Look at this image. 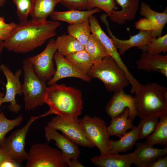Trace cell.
Listing matches in <instances>:
<instances>
[{"label": "cell", "instance_id": "6da1fadb", "mask_svg": "<svg viewBox=\"0 0 167 167\" xmlns=\"http://www.w3.org/2000/svg\"><path fill=\"white\" fill-rule=\"evenodd\" d=\"M60 25L58 21L53 20L21 21L3 41L4 47L17 53L30 52L55 36L56 30Z\"/></svg>", "mask_w": 167, "mask_h": 167}, {"label": "cell", "instance_id": "7a4b0ae2", "mask_svg": "<svg viewBox=\"0 0 167 167\" xmlns=\"http://www.w3.org/2000/svg\"><path fill=\"white\" fill-rule=\"evenodd\" d=\"M44 101L49 109L41 117L54 114L70 120L81 114L83 100L81 91L64 84H55L48 87Z\"/></svg>", "mask_w": 167, "mask_h": 167}, {"label": "cell", "instance_id": "3957f363", "mask_svg": "<svg viewBox=\"0 0 167 167\" xmlns=\"http://www.w3.org/2000/svg\"><path fill=\"white\" fill-rule=\"evenodd\" d=\"M135 97L137 103V115L140 120L167 114V89L156 83L140 84Z\"/></svg>", "mask_w": 167, "mask_h": 167}, {"label": "cell", "instance_id": "277c9868", "mask_svg": "<svg viewBox=\"0 0 167 167\" xmlns=\"http://www.w3.org/2000/svg\"><path fill=\"white\" fill-rule=\"evenodd\" d=\"M88 75L101 80L111 92L124 89L130 84L126 72L109 55L94 63Z\"/></svg>", "mask_w": 167, "mask_h": 167}, {"label": "cell", "instance_id": "5b68a950", "mask_svg": "<svg viewBox=\"0 0 167 167\" xmlns=\"http://www.w3.org/2000/svg\"><path fill=\"white\" fill-rule=\"evenodd\" d=\"M24 71L22 93L25 109L30 110L42 105L47 87L46 80L39 77L35 73L33 65L27 58L23 61Z\"/></svg>", "mask_w": 167, "mask_h": 167}, {"label": "cell", "instance_id": "8992f818", "mask_svg": "<svg viewBox=\"0 0 167 167\" xmlns=\"http://www.w3.org/2000/svg\"><path fill=\"white\" fill-rule=\"evenodd\" d=\"M25 167H67L62 152L48 143H34L29 151Z\"/></svg>", "mask_w": 167, "mask_h": 167}, {"label": "cell", "instance_id": "52a82bcc", "mask_svg": "<svg viewBox=\"0 0 167 167\" xmlns=\"http://www.w3.org/2000/svg\"><path fill=\"white\" fill-rule=\"evenodd\" d=\"M84 133L89 142L100 150L101 155L109 154L110 136L105 121L98 117L84 116L80 119Z\"/></svg>", "mask_w": 167, "mask_h": 167}, {"label": "cell", "instance_id": "ba28073f", "mask_svg": "<svg viewBox=\"0 0 167 167\" xmlns=\"http://www.w3.org/2000/svg\"><path fill=\"white\" fill-rule=\"evenodd\" d=\"M40 117L41 116L31 117L24 127L13 132L5 138L0 149L10 160L16 162L27 160L28 153L25 149L26 135L32 123Z\"/></svg>", "mask_w": 167, "mask_h": 167}, {"label": "cell", "instance_id": "9c48e42d", "mask_svg": "<svg viewBox=\"0 0 167 167\" xmlns=\"http://www.w3.org/2000/svg\"><path fill=\"white\" fill-rule=\"evenodd\" d=\"M139 13L145 17L135 24L136 29L152 31L154 38L161 36L162 30L167 22V8L159 12L152 10L148 4L142 2Z\"/></svg>", "mask_w": 167, "mask_h": 167}, {"label": "cell", "instance_id": "30bf717a", "mask_svg": "<svg viewBox=\"0 0 167 167\" xmlns=\"http://www.w3.org/2000/svg\"><path fill=\"white\" fill-rule=\"evenodd\" d=\"M47 126L61 131L63 135L78 145L90 148L94 147L85 136L78 118L69 120L57 115L51 119Z\"/></svg>", "mask_w": 167, "mask_h": 167}, {"label": "cell", "instance_id": "8fae6325", "mask_svg": "<svg viewBox=\"0 0 167 167\" xmlns=\"http://www.w3.org/2000/svg\"><path fill=\"white\" fill-rule=\"evenodd\" d=\"M57 51L55 41L51 39L41 53L28 58L32 64L36 74L46 81L50 80L55 73L56 69L54 68L53 59Z\"/></svg>", "mask_w": 167, "mask_h": 167}, {"label": "cell", "instance_id": "7c38bea8", "mask_svg": "<svg viewBox=\"0 0 167 167\" xmlns=\"http://www.w3.org/2000/svg\"><path fill=\"white\" fill-rule=\"evenodd\" d=\"M107 17L106 14H104L101 16V19L106 25L108 35L116 48L118 50L120 55H124L129 49L133 47H136L138 49L144 52L145 46L154 39L152 31L140 30L136 34L130 36L128 39H119L114 36L110 31L107 19Z\"/></svg>", "mask_w": 167, "mask_h": 167}, {"label": "cell", "instance_id": "4fadbf2b", "mask_svg": "<svg viewBox=\"0 0 167 167\" xmlns=\"http://www.w3.org/2000/svg\"><path fill=\"white\" fill-rule=\"evenodd\" d=\"M127 108L129 115L128 118L132 122L137 116V103L135 97L125 93L124 89L115 92L106 105L107 114L113 118L122 113Z\"/></svg>", "mask_w": 167, "mask_h": 167}, {"label": "cell", "instance_id": "5bb4252c", "mask_svg": "<svg viewBox=\"0 0 167 167\" xmlns=\"http://www.w3.org/2000/svg\"><path fill=\"white\" fill-rule=\"evenodd\" d=\"M0 70L3 72L7 81L6 92L2 100V103L9 102L10 105L8 106L9 110L18 113L21 110V107L16 102L15 96L17 94L22 95L23 94L22 84L19 80L22 73V70L18 69L14 74L10 68L4 64L0 66Z\"/></svg>", "mask_w": 167, "mask_h": 167}, {"label": "cell", "instance_id": "9a60e30c", "mask_svg": "<svg viewBox=\"0 0 167 167\" xmlns=\"http://www.w3.org/2000/svg\"><path fill=\"white\" fill-rule=\"evenodd\" d=\"M90 30L92 34L95 35L104 47L109 55L114 59L120 66L126 72L129 81H133L135 78L128 69L122 61L117 49L112 40L102 30L95 16L93 15L88 18Z\"/></svg>", "mask_w": 167, "mask_h": 167}, {"label": "cell", "instance_id": "2e32d148", "mask_svg": "<svg viewBox=\"0 0 167 167\" xmlns=\"http://www.w3.org/2000/svg\"><path fill=\"white\" fill-rule=\"evenodd\" d=\"M53 59L56 65V69L54 75L47 82L49 86L56 84L60 79L67 77L78 78L86 82L91 80L90 77L77 69L58 52L57 51L55 53Z\"/></svg>", "mask_w": 167, "mask_h": 167}, {"label": "cell", "instance_id": "e0dca14e", "mask_svg": "<svg viewBox=\"0 0 167 167\" xmlns=\"http://www.w3.org/2000/svg\"><path fill=\"white\" fill-rule=\"evenodd\" d=\"M44 130L47 141L49 142L53 140L55 141L56 146L61 150L66 162L68 160L78 159L79 157L81 152L78 145L53 128L46 126Z\"/></svg>", "mask_w": 167, "mask_h": 167}, {"label": "cell", "instance_id": "ac0fdd59", "mask_svg": "<svg viewBox=\"0 0 167 167\" xmlns=\"http://www.w3.org/2000/svg\"><path fill=\"white\" fill-rule=\"evenodd\" d=\"M135 150L133 152L132 164L137 167H146L153 161L167 154V148L163 149L155 148L144 143H135Z\"/></svg>", "mask_w": 167, "mask_h": 167}, {"label": "cell", "instance_id": "d6986e66", "mask_svg": "<svg viewBox=\"0 0 167 167\" xmlns=\"http://www.w3.org/2000/svg\"><path fill=\"white\" fill-rule=\"evenodd\" d=\"M137 67L147 72L158 71L167 77V56L143 52L136 62Z\"/></svg>", "mask_w": 167, "mask_h": 167}, {"label": "cell", "instance_id": "ffe728a7", "mask_svg": "<svg viewBox=\"0 0 167 167\" xmlns=\"http://www.w3.org/2000/svg\"><path fill=\"white\" fill-rule=\"evenodd\" d=\"M121 10H113L109 16L113 22L119 24H124L127 20L134 19L139 9V0H114Z\"/></svg>", "mask_w": 167, "mask_h": 167}, {"label": "cell", "instance_id": "44dd1931", "mask_svg": "<svg viewBox=\"0 0 167 167\" xmlns=\"http://www.w3.org/2000/svg\"><path fill=\"white\" fill-rule=\"evenodd\" d=\"M141 127L139 123L130 131L126 132L120 139L116 141L110 139L109 142V153L112 155L119 154V152L125 153L131 150L138 139V135Z\"/></svg>", "mask_w": 167, "mask_h": 167}, {"label": "cell", "instance_id": "7402d4cb", "mask_svg": "<svg viewBox=\"0 0 167 167\" xmlns=\"http://www.w3.org/2000/svg\"><path fill=\"white\" fill-rule=\"evenodd\" d=\"M133 153L124 154L100 155L91 159L99 167H129L132 164Z\"/></svg>", "mask_w": 167, "mask_h": 167}, {"label": "cell", "instance_id": "603a6c76", "mask_svg": "<svg viewBox=\"0 0 167 167\" xmlns=\"http://www.w3.org/2000/svg\"><path fill=\"white\" fill-rule=\"evenodd\" d=\"M101 11L100 9L95 8L86 11L70 10L64 11H54L50 16L52 20L64 21L70 24L88 19L90 15Z\"/></svg>", "mask_w": 167, "mask_h": 167}, {"label": "cell", "instance_id": "cb8c5ba5", "mask_svg": "<svg viewBox=\"0 0 167 167\" xmlns=\"http://www.w3.org/2000/svg\"><path fill=\"white\" fill-rule=\"evenodd\" d=\"M129 115L128 109L126 108L122 113L111 118L110 124L107 127L110 136H115L120 138L128 130H131L135 127L128 118Z\"/></svg>", "mask_w": 167, "mask_h": 167}, {"label": "cell", "instance_id": "d4e9b609", "mask_svg": "<svg viewBox=\"0 0 167 167\" xmlns=\"http://www.w3.org/2000/svg\"><path fill=\"white\" fill-rule=\"evenodd\" d=\"M60 0H33L32 9L29 13L32 20L43 21L54 11Z\"/></svg>", "mask_w": 167, "mask_h": 167}, {"label": "cell", "instance_id": "484cf974", "mask_svg": "<svg viewBox=\"0 0 167 167\" xmlns=\"http://www.w3.org/2000/svg\"><path fill=\"white\" fill-rule=\"evenodd\" d=\"M57 51L64 57L84 50V46L77 39L70 35L63 34L58 36L55 41Z\"/></svg>", "mask_w": 167, "mask_h": 167}, {"label": "cell", "instance_id": "4316f807", "mask_svg": "<svg viewBox=\"0 0 167 167\" xmlns=\"http://www.w3.org/2000/svg\"><path fill=\"white\" fill-rule=\"evenodd\" d=\"M160 121L152 134L146 137L145 142L153 146L155 144L167 146V114L160 118Z\"/></svg>", "mask_w": 167, "mask_h": 167}, {"label": "cell", "instance_id": "83f0119b", "mask_svg": "<svg viewBox=\"0 0 167 167\" xmlns=\"http://www.w3.org/2000/svg\"><path fill=\"white\" fill-rule=\"evenodd\" d=\"M84 48L93 64L109 55L99 40L92 34H90Z\"/></svg>", "mask_w": 167, "mask_h": 167}, {"label": "cell", "instance_id": "f1b7e54d", "mask_svg": "<svg viewBox=\"0 0 167 167\" xmlns=\"http://www.w3.org/2000/svg\"><path fill=\"white\" fill-rule=\"evenodd\" d=\"M67 30L69 35L77 39L84 46L91 34L88 19L70 24Z\"/></svg>", "mask_w": 167, "mask_h": 167}, {"label": "cell", "instance_id": "f546056e", "mask_svg": "<svg viewBox=\"0 0 167 167\" xmlns=\"http://www.w3.org/2000/svg\"><path fill=\"white\" fill-rule=\"evenodd\" d=\"M74 66L84 74L88 75L93 63L87 52L84 49L65 57Z\"/></svg>", "mask_w": 167, "mask_h": 167}, {"label": "cell", "instance_id": "4dcf8cb0", "mask_svg": "<svg viewBox=\"0 0 167 167\" xmlns=\"http://www.w3.org/2000/svg\"><path fill=\"white\" fill-rule=\"evenodd\" d=\"M21 115L13 120L6 118L3 112L0 113V146L5 139L6 135L15 126H18L23 120Z\"/></svg>", "mask_w": 167, "mask_h": 167}, {"label": "cell", "instance_id": "1f68e13d", "mask_svg": "<svg viewBox=\"0 0 167 167\" xmlns=\"http://www.w3.org/2000/svg\"><path fill=\"white\" fill-rule=\"evenodd\" d=\"M150 53L160 54L167 52V34L154 38L144 48V52Z\"/></svg>", "mask_w": 167, "mask_h": 167}, {"label": "cell", "instance_id": "d6a6232c", "mask_svg": "<svg viewBox=\"0 0 167 167\" xmlns=\"http://www.w3.org/2000/svg\"><path fill=\"white\" fill-rule=\"evenodd\" d=\"M160 117H156L140 120L141 127L138 135V139H143L153 133L159 122Z\"/></svg>", "mask_w": 167, "mask_h": 167}, {"label": "cell", "instance_id": "836d02e7", "mask_svg": "<svg viewBox=\"0 0 167 167\" xmlns=\"http://www.w3.org/2000/svg\"><path fill=\"white\" fill-rule=\"evenodd\" d=\"M17 6V14L19 20L24 21L27 20L32 9L33 0H12Z\"/></svg>", "mask_w": 167, "mask_h": 167}, {"label": "cell", "instance_id": "e575fe53", "mask_svg": "<svg viewBox=\"0 0 167 167\" xmlns=\"http://www.w3.org/2000/svg\"><path fill=\"white\" fill-rule=\"evenodd\" d=\"M114 0H88L90 9L98 8L105 11L108 16L118 8Z\"/></svg>", "mask_w": 167, "mask_h": 167}, {"label": "cell", "instance_id": "d590c367", "mask_svg": "<svg viewBox=\"0 0 167 167\" xmlns=\"http://www.w3.org/2000/svg\"><path fill=\"white\" fill-rule=\"evenodd\" d=\"M59 2L70 10L79 11L90 10L88 0H60Z\"/></svg>", "mask_w": 167, "mask_h": 167}, {"label": "cell", "instance_id": "8d00e7d4", "mask_svg": "<svg viewBox=\"0 0 167 167\" xmlns=\"http://www.w3.org/2000/svg\"><path fill=\"white\" fill-rule=\"evenodd\" d=\"M167 156L161 157L148 165L146 167H167Z\"/></svg>", "mask_w": 167, "mask_h": 167}, {"label": "cell", "instance_id": "74e56055", "mask_svg": "<svg viewBox=\"0 0 167 167\" xmlns=\"http://www.w3.org/2000/svg\"><path fill=\"white\" fill-rule=\"evenodd\" d=\"M17 24L14 22L10 24L6 23L3 17L0 16V30L5 29H13L16 25Z\"/></svg>", "mask_w": 167, "mask_h": 167}, {"label": "cell", "instance_id": "f35d334b", "mask_svg": "<svg viewBox=\"0 0 167 167\" xmlns=\"http://www.w3.org/2000/svg\"><path fill=\"white\" fill-rule=\"evenodd\" d=\"M67 165L70 167H84L83 165L77 159L75 158L68 160L66 161Z\"/></svg>", "mask_w": 167, "mask_h": 167}, {"label": "cell", "instance_id": "ab89813d", "mask_svg": "<svg viewBox=\"0 0 167 167\" xmlns=\"http://www.w3.org/2000/svg\"><path fill=\"white\" fill-rule=\"evenodd\" d=\"M13 29L0 30V40L4 41L11 32Z\"/></svg>", "mask_w": 167, "mask_h": 167}, {"label": "cell", "instance_id": "60d3db41", "mask_svg": "<svg viewBox=\"0 0 167 167\" xmlns=\"http://www.w3.org/2000/svg\"><path fill=\"white\" fill-rule=\"evenodd\" d=\"M17 162L13 161L7 160L4 161L0 165V167H19V165Z\"/></svg>", "mask_w": 167, "mask_h": 167}, {"label": "cell", "instance_id": "b9f144b4", "mask_svg": "<svg viewBox=\"0 0 167 167\" xmlns=\"http://www.w3.org/2000/svg\"><path fill=\"white\" fill-rule=\"evenodd\" d=\"M7 160L12 161L10 160L3 151L0 149V165L3 162Z\"/></svg>", "mask_w": 167, "mask_h": 167}, {"label": "cell", "instance_id": "7bdbcfd3", "mask_svg": "<svg viewBox=\"0 0 167 167\" xmlns=\"http://www.w3.org/2000/svg\"><path fill=\"white\" fill-rule=\"evenodd\" d=\"M4 96V94L2 92H0V113H1L0 107L2 103V100Z\"/></svg>", "mask_w": 167, "mask_h": 167}, {"label": "cell", "instance_id": "ee69618b", "mask_svg": "<svg viewBox=\"0 0 167 167\" xmlns=\"http://www.w3.org/2000/svg\"><path fill=\"white\" fill-rule=\"evenodd\" d=\"M4 47L3 41L0 40V55Z\"/></svg>", "mask_w": 167, "mask_h": 167}, {"label": "cell", "instance_id": "f6af8a7d", "mask_svg": "<svg viewBox=\"0 0 167 167\" xmlns=\"http://www.w3.org/2000/svg\"><path fill=\"white\" fill-rule=\"evenodd\" d=\"M6 1V0H0V7L3 6Z\"/></svg>", "mask_w": 167, "mask_h": 167}]
</instances>
